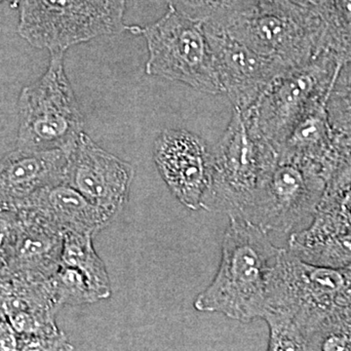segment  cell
I'll return each instance as SVG.
<instances>
[{
  "label": "cell",
  "mask_w": 351,
  "mask_h": 351,
  "mask_svg": "<svg viewBox=\"0 0 351 351\" xmlns=\"http://www.w3.org/2000/svg\"><path fill=\"white\" fill-rule=\"evenodd\" d=\"M2 1L8 2L12 8H18V4H19L20 0H2Z\"/></svg>",
  "instance_id": "cell-28"
},
{
  "label": "cell",
  "mask_w": 351,
  "mask_h": 351,
  "mask_svg": "<svg viewBox=\"0 0 351 351\" xmlns=\"http://www.w3.org/2000/svg\"><path fill=\"white\" fill-rule=\"evenodd\" d=\"M339 64L338 58L324 53L277 75L258 101L242 113L251 133L278 152L304 113L326 98Z\"/></svg>",
  "instance_id": "cell-8"
},
{
  "label": "cell",
  "mask_w": 351,
  "mask_h": 351,
  "mask_svg": "<svg viewBox=\"0 0 351 351\" xmlns=\"http://www.w3.org/2000/svg\"><path fill=\"white\" fill-rule=\"evenodd\" d=\"M127 31L147 41V75L182 82L203 93H223L202 23L168 6L156 22L145 27L128 25Z\"/></svg>",
  "instance_id": "cell-7"
},
{
  "label": "cell",
  "mask_w": 351,
  "mask_h": 351,
  "mask_svg": "<svg viewBox=\"0 0 351 351\" xmlns=\"http://www.w3.org/2000/svg\"><path fill=\"white\" fill-rule=\"evenodd\" d=\"M324 34L325 51L339 62L351 55V0H319L313 8Z\"/></svg>",
  "instance_id": "cell-19"
},
{
  "label": "cell",
  "mask_w": 351,
  "mask_h": 351,
  "mask_svg": "<svg viewBox=\"0 0 351 351\" xmlns=\"http://www.w3.org/2000/svg\"><path fill=\"white\" fill-rule=\"evenodd\" d=\"M278 159V152L249 130L243 114H232L218 144L212 149L210 184L202 209L235 216L255 195Z\"/></svg>",
  "instance_id": "cell-5"
},
{
  "label": "cell",
  "mask_w": 351,
  "mask_h": 351,
  "mask_svg": "<svg viewBox=\"0 0 351 351\" xmlns=\"http://www.w3.org/2000/svg\"><path fill=\"white\" fill-rule=\"evenodd\" d=\"M326 101L327 97L321 99L304 113L281 145L278 156L314 164L321 168L328 181L338 166L339 152Z\"/></svg>",
  "instance_id": "cell-17"
},
{
  "label": "cell",
  "mask_w": 351,
  "mask_h": 351,
  "mask_svg": "<svg viewBox=\"0 0 351 351\" xmlns=\"http://www.w3.org/2000/svg\"><path fill=\"white\" fill-rule=\"evenodd\" d=\"M61 307L51 278L1 276V313L17 332L23 350H73L56 324Z\"/></svg>",
  "instance_id": "cell-11"
},
{
  "label": "cell",
  "mask_w": 351,
  "mask_h": 351,
  "mask_svg": "<svg viewBox=\"0 0 351 351\" xmlns=\"http://www.w3.org/2000/svg\"><path fill=\"white\" fill-rule=\"evenodd\" d=\"M51 281L61 306H82L101 301L86 277L75 267L60 265Z\"/></svg>",
  "instance_id": "cell-23"
},
{
  "label": "cell",
  "mask_w": 351,
  "mask_h": 351,
  "mask_svg": "<svg viewBox=\"0 0 351 351\" xmlns=\"http://www.w3.org/2000/svg\"><path fill=\"white\" fill-rule=\"evenodd\" d=\"M267 311L290 315L309 345L325 321L351 314V265L343 269L318 267L283 248L270 276Z\"/></svg>",
  "instance_id": "cell-2"
},
{
  "label": "cell",
  "mask_w": 351,
  "mask_h": 351,
  "mask_svg": "<svg viewBox=\"0 0 351 351\" xmlns=\"http://www.w3.org/2000/svg\"><path fill=\"white\" fill-rule=\"evenodd\" d=\"M152 154L172 195L189 209H202L212 170L207 143L186 129H165L154 141Z\"/></svg>",
  "instance_id": "cell-14"
},
{
  "label": "cell",
  "mask_w": 351,
  "mask_h": 351,
  "mask_svg": "<svg viewBox=\"0 0 351 351\" xmlns=\"http://www.w3.org/2000/svg\"><path fill=\"white\" fill-rule=\"evenodd\" d=\"M291 1L299 4V5L306 7V8H313L315 5L316 0H291Z\"/></svg>",
  "instance_id": "cell-27"
},
{
  "label": "cell",
  "mask_w": 351,
  "mask_h": 351,
  "mask_svg": "<svg viewBox=\"0 0 351 351\" xmlns=\"http://www.w3.org/2000/svg\"><path fill=\"white\" fill-rule=\"evenodd\" d=\"M64 54L51 52L45 73L21 91L16 149H62L69 154L84 133V117L64 71Z\"/></svg>",
  "instance_id": "cell-3"
},
{
  "label": "cell",
  "mask_w": 351,
  "mask_h": 351,
  "mask_svg": "<svg viewBox=\"0 0 351 351\" xmlns=\"http://www.w3.org/2000/svg\"><path fill=\"white\" fill-rule=\"evenodd\" d=\"M326 186L318 166L278 156L248 204L230 217L246 219L267 232H295L313 219Z\"/></svg>",
  "instance_id": "cell-9"
},
{
  "label": "cell",
  "mask_w": 351,
  "mask_h": 351,
  "mask_svg": "<svg viewBox=\"0 0 351 351\" xmlns=\"http://www.w3.org/2000/svg\"><path fill=\"white\" fill-rule=\"evenodd\" d=\"M168 6L189 19L212 27L232 25L252 10L258 0H166Z\"/></svg>",
  "instance_id": "cell-20"
},
{
  "label": "cell",
  "mask_w": 351,
  "mask_h": 351,
  "mask_svg": "<svg viewBox=\"0 0 351 351\" xmlns=\"http://www.w3.org/2000/svg\"><path fill=\"white\" fill-rule=\"evenodd\" d=\"M326 108L335 134H351V55L337 69L328 92Z\"/></svg>",
  "instance_id": "cell-22"
},
{
  "label": "cell",
  "mask_w": 351,
  "mask_h": 351,
  "mask_svg": "<svg viewBox=\"0 0 351 351\" xmlns=\"http://www.w3.org/2000/svg\"><path fill=\"white\" fill-rule=\"evenodd\" d=\"M135 173L131 163L83 133L69 154L66 182L114 219L128 202Z\"/></svg>",
  "instance_id": "cell-12"
},
{
  "label": "cell",
  "mask_w": 351,
  "mask_h": 351,
  "mask_svg": "<svg viewBox=\"0 0 351 351\" xmlns=\"http://www.w3.org/2000/svg\"><path fill=\"white\" fill-rule=\"evenodd\" d=\"M0 343H1V350H19L17 332L3 313H1V323H0Z\"/></svg>",
  "instance_id": "cell-26"
},
{
  "label": "cell",
  "mask_w": 351,
  "mask_h": 351,
  "mask_svg": "<svg viewBox=\"0 0 351 351\" xmlns=\"http://www.w3.org/2000/svg\"><path fill=\"white\" fill-rule=\"evenodd\" d=\"M1 276L51 278L61 265L64 232L34 210H1Z\"/></svg>",
  "instance_id": "cell-10"
},
{
  "label": "cell",
  "mask_w": 351,
  "mask_h": 351,
  "mask_svg": "<svg viewBox=\"0 0 351 351\" xmlns=\"http://www.w3.org/2000/svg\"><path fill=\"white\" fill-rule=\"evenodd\" d=\"M298 258L318 267L343 269L351 265V232L337 233L302 245H289Z\"/></svg>",
  "instance_id": "cell-21"
},
{
  "label": "cell",
  "mask_w": 351,
  "mask_h": 351,
  "mask_svg": "<svg viewBox=\"0 0 351 351\" xmlns=\"http://www.w3.org/2000/svg\"><path fill=\"white\" fill-rule=\"evenodd\" d=\"M308 350H351V314L325 321L311 337Z\"/></svg>",
  "instance_id": "cell-25"
},
{
  "label": "cell",
  "mask_w": 351,
  "mask_h": 351,
  "mask_svg": "<svg viewBox=\"0 0 351 351\" xmlns=\"http://www.w3.org/2000/svg\"><path fill=\"white\" fill-rule=\"evenodd\" d=\"M204 25L223 93L245 113L262 96L272 80L288 68L258 54L225 29Z\"/></svg>",
  "instance_id": "cell-13"
},
{
  "label": "cell",
  "mask_w": 351,
  "mask_h": 351,
  "mask_svg": "<svg viewBox=\"0 0 351 351\" xmlns=\"http://www.w3.org/2000/svg\"><path fill=\"white\" fill-rule=\"evenodd\" d=\"M263 319L269 330V350H308V339L290 315L267 311Z\"/></svg>",
  "instance_id": "cell-24"
},
{
  "label": "cell",
  "mask_w": 351,
  "mask_h": 351,
  "mask_svg": "<svg viewBox=\"0 0 351 351\" xmlns=\"http://www.w3.org/2000/svg\"><path fill=\"white\" fill-rule=\"evenodd\" d=\"M225 29L258 54L288 69L304 66L327 53L318 16L291 0H258Z\"/></svg>",
  "instance_id": "cell-6"
},
{
  "label": "cell",
  "mask_w": 351,
  "mask_h": 351,
  "mask_svg": "<svg viewBox=\"0 0 351 351\" xmlns=\"http://www.w3.org/2000/svg\"><path fill=\"white\" fill-rule=\"evenodd\" d=\"M18 8L21 38L50 53L128 29L125 0H20Z\"/></svg>",
  "instance_id": "cell-4"
},
{
  "label": "cell",
  "mask_w": 351,
  "mask_h": 351,
  "mask_svg": "<svg viewBox=\"0 0 351 351\" xmlns=\"http://www.w3.org/2000/svg\"><path fill=\"white\" fill-rule=\"evenodd\" d=\"M69 154L62 149H16L0 165L1 210L17 209L39 191L66 182Z\"/></svg>",
  "instance_id": "cell-15"
},
{
  "label": "cell",
  "mask_w": 351,
  "mask_h": 351,
  "mask_svg": "<svg viewBox=\"0 0 351 351\" xmlns=\"http://www.w3.org/2000/svg\"><path fill=\"white\" fill-rule=\"evenodd\" d=\"M283 248L250 221L230 217L213 281L196 297L195 308L250 323L263 319L272 270Z\"/></svg>",
  "instance_id": "cell-1"
},
{
  "label": "cell",
  "mask_w": 351,
  "mask_h": 351,
  "mask_svg": "<svg viewBox=\"0 0 351 351\" xmlns=\"http://www.w3.org/2000/svg\"><path fill=\"white\" fill-rule=\"evenodd\" d=\"M93 237L78 232L64 233L61 265L80 270L101 301L112 295V285L107 267L95 251Z\"/></svg>",
  "instance_id": "cell-18"
},
{
  "label": "cell",
  "mask_w": 351,
  "mask_h": 351,
  "mask_svg": "<svg viewBox=\"0 0 351 351\" xmlns=\"http://www.w3.org/2000/svg\"><path fill=\"white\" fill-rule=\"evenodd\" d=\"M24 208L38 212L64 233L78 232L95 237L113 221L66 182L39 191L17 209Z\"/></svg>",
  "instance_id": "cell-16"
}]
</instances>
